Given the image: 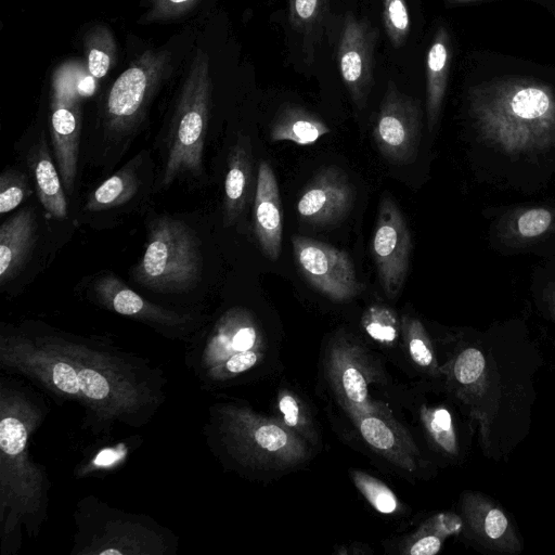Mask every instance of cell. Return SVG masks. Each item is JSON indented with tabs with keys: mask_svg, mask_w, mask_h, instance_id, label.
I'll return each instance as SVG.
<instances>
[{
	"mask_svg": "<svg viewBox=\"0 0 555 555\" xmlns=\"http://www.w3.org/2000/svg\"><path fill=\"white\" fill-rule=\"evenodd\" d=\"M472 116L481 138L509 155L555 145V94L540 80L504 77L469 93Z\"/></svg>",
	"mask_w": 555,
	"mask_h": 555,
	"instance_id": "1",
	"label": "cell"
},
{
	"mask_svg": "<svg viewBox=\"0 0 555 555\" xmlns=\"http://www.w3.org/2000/svg\"><path fill=\"white\" fill-rule=\"evenodd\" d=\"M352 480L366 501L382 514H392L399 508L396 494L379 479L361 470L351 472Z\"/></svg>",
	"mask_w": 555,
	"mask_h": 555,
	"instance_id": "29",
	"label": "cell"
},
{
	"mask_svg": "<svg viewBox=\"0 0 555 555\" xmlns=\"http://www.w3.org/2000/svg\"><path fill=\"white\" fill-rule=\"evenodd\" d=\"M326 1L288 0L292 26L306 36L314 33L325 12Z\"/></svg>",
	"mask_w": 555,
	"mask_h": 555,
	"instance_id": "32",
	"label": "cell"
},
{
	"mask_svg": "<svg viewBox=\"0 0 555 555\" xmlns=\"http://www.w3.org/2000/svg\"><path fill=\"white\" fill-rule=\"evenodd\" d=\"M29 165L35 178L36 190L41 205L56 218L67 215V201L61 175L50 155L44 135L34 145Z\"/></svg>",
	"mask_w": 555,
	"mask_h": 555,
	"instance_id": "18",
	"label": "cell"
},
{
	"mask_svg": "<svg viewBox=\"0 0 555 555\" xmlns=\"http://www.w3.org/2000/svg\"><path fill=\"white\" fill-rule=\"evenodd\" d=\"M251 178L250 141L248 137L240 135L228 156L223 195L224 225L233 224L244 212L250 196Z\"/></svg>",
	"mask_w": 555,
	"mask_h": 555,
	"instance_id": "16",
	"label": "cell"
},
{
	"mask_svg": "<svg viewBox=\"0 0 555 555\" xmlns=\"http://www.w3.org/2000/svg\"><path fill=\"white\" fill-rule=\"evenodd\" d=\"M211 96L209 56L202 49H197L181 86L170 121L162 186L169 185L180 175H197L202 170Z\"/></svg>",
	"mask_w": 555,
	"mask_h": 555,
	"instance_id": "2",
	"label": "cell"
},
{
	"mask_svg": "<svg viewBox=\"0 0 555 555\" xmlns=\"http://www.w3.org/2000/svg\"><path fill=\"white\" fill-rule=\"evenodd\" d=\"M138 155L116 173L101 183L89 196L85 209L90 212L118 207L129 202L139 189Z\"/></svg>",
	"mask_w": 555,
	"mask_h": 555,
	"instance_id": "20",
	"label": "cell"
},
{
	"mask_svg": "<svg viewBox=\"0 0 555 555\" xmlns=\"http://www.w3.org/2000/svg\"><path fill=\"white\" fill-rule=\"evenodd\" d=\"M361 323L366 334L380 344L392 345L398 338L400 324L395 311L387 306H370Z\"/></svg>",
	"mask_w": 555,
	"mask_h": 555,
	"instance_id": "27",
	"label": "cell"
},
{
	"mask_svg": "<svg viewBox=\"0 0 555 555\" xmlns=\"http://www.w3.org/2000/svg\"><path fill=\"white\" fill-rule=\"evenodd\" d=\"M199 242L183 221L163 216L153 220L142 258L132 270L137 283L155 292H183L201 281Z\"/></svg>",
	"mask_w": 555,
	"mask_h": 555,
	"instance_id": "3",
	"label": "cell"
},
{
	"mask_svg": "<svg viewBox=\"0 0 555 555\" xmlns=\"http://www.w3.org/2000/svg\"><path fill=\"white\" fill-rule=\"evenodd\" d=\"M293 250L298 269L308 283L334 301H347L361 293L350 257L326 243L294 235Z\"/></svg>",
	"mask_w": 555,
	"mask_h": 555,
	"instance_id": "5",
	"label": "cell"
},
{
	"mask_svg": "<svg viewBox=\"0 0 555 555\" xmlns=\"http://www.w3.org/2000/svg\"><path fill=\"white\" fill-rule=\"evenodd\" d=\"M401 327L412 361L429 374L438 375V362L429 336L422 322L414 317L404 315Z\"/></svg>",
	"mask_w": 555,
	"mask_h": 555,
	"instance_id": "25",
	"label": "cell"
},
{
	"mask_svg": "<svg viewBox=\"0 0 555 555\" xmlns=\"http://www.w3.org/2000/svg\"><path fill=\"white\" fill-rule=\"evenodd\" d=\"M454 1H457V2H467V1H475V0H454Z\"/></svg>",
	"mask_w": 555,
	"mask_h": 555,
	"instance_id": "41",
	"label": "cell"
},
{
	"mask_svg": "<svg viewBox=\"0 0 555 555\" xmlns=\"http://www.w3.org/2000/svg\"><path fill=\"white\" fill-rule=\"evenodd\" d=\"M450 37L444 27L435 34L426 57V108L428 128L439 119L451 65Z\"/></svg>",
	"mask_w": 555,
	"mask_h": 555,
	"instance_id": "17",
	"label": "cell"
},
{
	"mask_svg": "<svg viewBox=\"0 0 555 555\" xmlns=\"http://www.w3.org/2000/svg\"><path fill=\"white\" fill-rule=\"evenodd\" d=\"M326 372L333 390L346 411L390 415L373 402L369 388L377 375L366 354L356 344L339 338L332 343L326 358Z\"/></svg>",
	"mask_w": 555,
	"mask_h": 555,
	"instance_id": "8",
	"label": "cell"
},
{
	"mask_svg": "<svg viewBox=\"0 0 555 555\" xmlns=\"http://www.w3.org/2000/svg\"><path fill=\"white\" fill-rule=\"evenodd\" d=\"M377 31L365 18L348 13L338 40L340 76L352 102L362 109L373 87L374 49Z\"/></svg>",
	"mask_w": 555,
	"mask_h": 555,
	"instance_id": "9",
	"label": "cell"
},
{
	"mask_svg": "<svg viewBox=\"0 0 555 555\" xmlns=\"http://www.w3.org/2000/svg\"><path fill=\"white\" fill-rule=\"evenodd\" d=\"M173 70L172 53L165 48L139 55L113 82L104 105L106 127L125 133L141 122L159 88Z\"/></svg>",
	"mask_w": 555,
	"mask_h": 555,
	"instance_id": "4",
	"label": "cell"
},
{
	"mask_svg": "<svg viewBox=\"0 0 555 555\" xmlns=\"http://www.w3.org/2000/svg\"><path fill=\"white\" fill-rule=\"evenodd\" d=\"M463 528V519L453 513H439L428 519L412 537L406 553L410 555H435L444 539Z\"/></svg>",
	"mask_w": 555,
	"mask_h": 555,
	"instance_id": "23",
	"label": "cell"
},
{
	"mask_svg": "<svg viewBox=\"0 0 555 555\" xmlns=\"http://www.w3.org/2000/svg\"><path fill=\"white\" fill-rule=\"evenodd\" d=\"M52 379L55 386L67 393H77L80 390L78 374L67 363L59 362L54 365Z\"/></svg>",
	"mask_w": 555,
	"mask_h": 555,
	"instance_id": "36",
	"label": "cell"
},
{
	"mask_svg": "<svg viewBox=\"0 0 555 555\" xmlns=\"http://www.w3.org/2000/svg\"><path fill=\"white\" fill-rule=\"evenodd\" d=\"M421 130L420 106L390 81L373 127V138L379 153L395 165L413 163Z\"/></svg>",
	"mask_w": 555,
	"mask_h": 555,
	"instance_id": "7",
	"label": "cell"
},
{
	"mask_svg": "<svg viewBox=\"0 0 555 555\" xmlns=\"http://www.w3.org/2000/svg\"><path fill=\"white\" fill-rule=\"evenodd\" d=\"M80 390L89 398L103 399L109 392L107 380L94 370L82 369L78 373Z\"/></svg>",
	"mask_w": 555,
	"mask_h": 555,
	"instance_id": "35",
	"label": "cell"
},
{
	"mask_svg": "<svg viewBox=\"0 0 555 555\" xmlns=\"http://www.w3.org/2000/svg\"><path fill=\"white\" fill-rule=\"evenodd\" d=\"M354 202V189L347 175L337 167L319 170L302 191L297 211L314 225H327L344 219Z\"/></svg>",
	"mask_w": 555,
	"mask_h": 555,
	"instance_id": "11",
	"label": "cell"
},
{
	"mask_svg": "<svg viewBox=\"0 0 555 555\" xmlns=\"http://www.w3.org/2000/svg\"><path fill=\"white\" fill-rule=\"evenodd\" d=\"M383 22L393 48H400L410 33V15L405 0H382Z\"/></svg>",
	"mask_w": 555,
	"mask_h": 555,
	"instance_id": "31",
	"label": "cell"
},
{
	"mask_svg": "<svg viewBox=\"0 0 555 555\" xmlns=\"http://www.w3.org/2000/svg\"><path fill=\"white\" fill-rule=\"evenodd\" d=\"M552 222V215L544 208H532L522 212L517 219V231L524 237H534L546 232Z\"/></svg>",
	"mask_w": 555,
	"mask_h": 555,
	"instance_id": "34",
	"label": "cell"
},
{
	"mask_svg": "<svg viewBox=\"0 0 555 555\" xmlns=\"http://www.w3.org/2000/svg\"><path fill=\"white\" fill-rule=\"evenodd\" d=\"M278 410L282 416L280 421L282 424L305 440L317 442V434L310 417L301 401L292 391L285 389L280 391Z\"/></svg>",
	"mask_w": 555,
	"mask_h": 555,
	"instance_id": "28",
	"label": "cell"
},
{
	"mask_svg": "<svg viewBox=\"0 0 555 555\" xmlns=\"http://www.w3.org/2000/svg\"><path fill=\"white\" fill-rule=\"evenodd\" d=\"M254 231L262 254L276 260L282 249V204L274 171L264 160L259 163L257 172Z\"/></svg>",
	"mask_w": 555,
	"mask_h": 555,
	"instance_id": "14",
	"label": "cell"
},
{
	"mask_svg": "<svg viewBox=\"0 0 555 555\" xmlns=\"http://www.w3.org/2000/svg\"><path fill=\"white\" fill-rule=\"evenodd\" d=\"M361 437L377 453L397 467L415 472L420 452L411 436L391 415L347 411Z\"/></svg>",
	"mask_w": 555,
	"mask_h": 555,
	"instance_id": "13",
	"label": "cell"
},
{
	"mask_svg": "<svg viewBox=\"0 0 555 555\" xmlns=\"http://www.w3.org/2000/svg\"><path fill=\"white\" fill-rule=\"evenodd\" d=\"M121 453L116 450L106 449L101 451L94 460V463L100 466L111 465L117 460H119Z\"/></svg>",
	"mask_w": 555,
	"mask_h": 555,
	"instance_id": "38",
	"label": "cell"
},
{
	"mask_svg": "<svg viewBox=\"0 0 555 555\" xmlns=\"http://www.w3.org/2000/svg\"><path fill=\"white\" fill-rule=\"evenodd\" d=\"M27 441V433L23 423L14 417L0 422V447L9 455L21 453Z\"/></svg>",
	"mask_w": 555,
	"mask_h": 555,
	"instance_id": "33",
	"label": "cell"
},
{
	"mask_svg": "<svg viewBox=\"0 0 555 555\" xmlns=\"http://www.w3.org/2000/svg\"><path fill=\"white\" fill-rule=\"evenodd\" d=\"M82 48L89 74L96 79L105 77L117 56V43L111 27L102 23L91 24L82 35Z\"/></svg>",
	"mask_w": 555,
	"mask_h": 555,
	"instance_id": "21",
	"label": "cell"
},
{
	"mask_svg": "<svg viewBox=\"0 0 555 555\" xmlns=\"http://www.w3.org/2000/svg\"><path fill=\"white\" fill-rule=\"evenodd\" d=\"M371 249L380 285L388 298L395 299L408 274L412 240L406 221L389 194L379 202Z\"/></svg>",
	"mask_w": 555,
	"mask_h": 555,
	"instance_id": "6",
	"label": "cell"
},
{
	"mask_svg": "<svg viewBox=\"0 0 555 555\" xmlns=\"http://www.w3.org/2000/svg\"><path fill=\"white\" fill-rule=\"evenodd\" d=\"M262 356L263 353L257 349L237 352L228 359L225 367L230 373H242L256 365Z\"/></svg>",
	"mask_w": 555,
	"mask_h": 555,
	"instance_id": "37",
	"label": "cell"
},
{
	"mask_svg": "<svg viewBox=\"0 0 555 555\" xmlns=\"http://www.w3.org/2000/svg\"><path fill=\"white\" fill-rule=\"evenodd\" d=\"M120 553H121V552H120V551H118V550L109 548V550H104V551H102L100 554H101V555H108V554H113V555H115V554H120Z\"/></svg>",
	"mask_w": 555,
	"mask_h": 555,
	"instance_id": "40",
	"label": "cell"
},
{
	"mask_svg": "<svg viewBox=\"0 0 555 555\" xmlns=\"http://www.w3.org/2000/svg\"><path fill=\"white\" fill-rule=\"evenodd\" d=\"M423 426L436 448L449 456H456L459 443L451 413L443 406L420 410Z\"/></svg>",
	"mask_w": 555,
	"mask_h": 555,
	"instance_id": "24",
	"label": "cell"
},
{
	"mask_svg": "<svg viewBox=\"0 0 555 555\" xmlns=\"http://www.w3.org/2000/svg\"><path fill=\"white\" fill-rule=\"evenodd\" d=\"M95 79L93 76H86L80 78L76 83V89L80 95H89L92 94L94 88L96 86Z\"/></svg>",
	"mask_w": 555,
	"mask_h": 555,
	"instance_id": "39",
	"label": "cell"
},
{
	"mask_svg": "<svg viewBox=\"0 0 555 555\" xmlns=\"http://www.w3.org/2000/svg\"><path fill=\"white\" fill-rule=\"evenodd\" d=\"M38 222L31 208H23L0 228V285L11 282L27 262L37 241Z\"/></svg>",
	"mask_w": 555,
	"mask_h": 555,
	"instance_id": "15",
	"label": "cell"
},
{
	"mask_svg": "<svg viewBox=\"0 0 555 555\" xmlns=\"http://www.w3.org/2000/svg\"><path fill=\"white\" fill-rule=\"evenodd\" d=\"M204 0H142L144 12L139 16L140 25L168 24L191 16Z\"/></svg>",
	"mask_w": 555,
	"mask_h": 555,
	"instance_id": "26",
	"label": "cell"
},
{
	"mask_svg": "<svg viewBox=\"0 0 555 555\" xmlns=\"http://www.w3.org/2000/svg\"><path fill=\"white\" fill-rule=\"evenodd\" d=\"M451 373L461 397L473 401L482 398L486 390L487 365L481 350L475 347L461 350L452 363Z\"/></svg>",
	"mask_w": 555,
	"mask_h": 555,
	"instance_id": "22",
	"label": "cell"
},
{
	"mask_svg": "<svg viewBox=\"0 0 555 555\" xmlns=\"http://www.w3.org/2000/svg\"><path fill=\"white\" fill-rule=\"evenodd\" d=\"M31 193L27 177L20 170L7 168L0 176V212L7 214L21 205Z\"/></svg>",
	"mask_w": 555,
	"mask_h": 555,
	"instance_id": "30",
	"label": "cell"
},
{
	"mask_svg": "<svg viewBox=\"0 0 555 555\" xmlns=\"http://www.w3.org/2000/svg\"><path fill=\"white\" fill-rule=\"evenodd\" d=\"M80 95L61 75H55L51 92V139L64 189L72 192L77 175L80 144Z\"/></svg>",
	"mask_w": 555,
	"mask_h": 555,
	"instance_id": "10",
	"label": "cell"
},
{
	"mask_svg": "<svg viewBox=\"0 0 555 555\" xmlns=\"http://www.w3.org/2000/svg\"><path fill=\"white\" fill-rule=\"evenodd\" d=\"M461 509L463 524L479 544L501 553L521 551L522 544L512 520L494 501L480 492L466 491Z\"/></svg>",
	"mask_w": 555,
	"mask_h": 555,
	"instance_id": "12",
	"label": "cell"
},
{
	"mask_svg": "<svg viewBox=\"0 0 555 555\" xmlns=\"http://www.w3.org/2000/svg\"><path fill=\"white\" fill-rule=\"evenodd\" d=\"M330 131V127L313 113L300 106L285 105L278 112L270 127V140L310 145Z\"/></svg>",
	"mask_w": 555,
	"mask_h": 555,
	"instance_id": "19",
	"label": "cell"
}]
</instances>
